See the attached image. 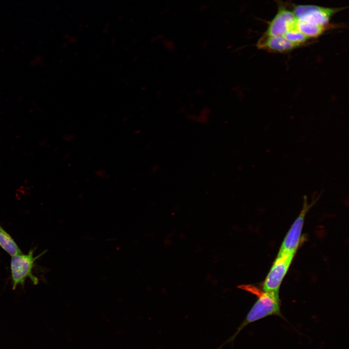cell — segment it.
Segmentation results:
<instances>
[{"instance_id": "obj_3", "label": "cell", "mask_w": 349, "mask_h": 349, "mask_svg": "<svg viewBox=\"0 0 349 349\" xmlns=\"http://www.w3.org/2000/svg\"><path fill=\"white\" fill-rule=\"evenodd\" d=\"M319 196L314 197L309 203L307 197L304 196L302 209L286 236L278 254L295 255L301 241V231L305 217L309 209L316 204Z\"/></svg>"}, {"instance_id": "obj_7", "label": "cell", "mask_w": 349, "mask_h": 349, "mask_svg": "<svg viewBox=\"0 0 349 349\" xmlns=\"http://www.w3.org/2000/svg\"><path fill=\"white\" fill-rule=\"evenodd\" d=\"M257 47L270 52L283 53L297 47L282 36H270L264 34L258 40Z\"/></svg>"}, {"instance_id": "obj_2", "label": "cell", "mask_w": 349, "mask_h": 349, "mask_svg": "<svg viewBox=\"0 0 349 349\" xmlns=\"http://www.w3.org/2000/svg\"><path fill=\"white\" fill-rule=\"evenodd\" d=\"M34 249H31L28 254L22 253L12 256L10 269L12 282V289L15 290L20 285L24 287L27 278L31 279L34 285L38 283V279L32 273L35 261L42 256L45 252L34 256Z\"/></svg>"}, {"instance_id": "obj_6", "label": "cell", "mask_w": 349, "mask_h": 349, "mask_svg": "<svg viewBox=\"0 0 349 349\" xmlns=\"http://www.w3.org/2000/svg\"><path fill=\"white\" fill-rule=\"evenodd\" d=\"M297 18L293 11L281 6L274 17L269 23L264 34L270 36H283L289 30L297 28Z\"/></svg>"}, {"instance_id": "obj_8", "label": "cell", "mask_w": 349, "mask_h": 349, "mask_svg": "<svg viewBox=\"0 0 349 349\" xmlns=\"http://www.w3.org/2000/svg\"><path fill=\"white\" fill-rule=\"evenodd\" d=\"M297 26L298 30L309 39L318 37L330 27L308 23L298 19Z\"/></svg>"}, {"instance_id": "obj_1", "label": "cell", "mask_w": 349, "mask_h": 349, "mask_svg": "<svg viewBox=\"0 0 349 349\" xmlns=\"http://www.w3.org/2000/svg\"><path fill=\"white\" fill-rule=\"evenodd\" d=\"M238 287L256 295L258 299L234 333L217 349H222L227 344L232 345L239 333L251 323L272 315L285 319L281 312L279 293L262 290L253 285H241Z\"/></svg>"}, {"instance_id": "obj_5", "label": "cell", "mask_w": 349, "mask_h": 349, "mask_svg": "<svg viewBox=\"0 0 349 349\" xmlns=\"http://www.w3.org/2000/svg\"><path fill=\"white\" fill-rule=\"evenodd\" d=\"M294 256L292 254H278L263 283V290L279 293L280 285Z\"/></svg>"}, {"instance_id": "obj_4", "label": "cell", "mask_w": 349, "mask_h": 349, "mask_svg": "<svg viewBox=\"0 0 349 349\" xmlns=\"http://www.w3.org/2000/svg\"><path fill=\"white\" fill-rule=\"evenodd\" d=\"M342 10V8L297 5L294 6L293 12L298 19L312 24L330 27L329 22L332 16Z\"/></svg>"}, {"instance_id": "obj_9", "label": "cell", "mask_w": 349, "mask_h": 349, "mask_svg": "<svg viewBox=\"0 0 349 349\" xmlns=\"http://www.w3.org/2000/svg\"><path fill=\"white\" fill-rule=\"evenodd\" d=\"M0 246L11 256L22 253L13 238L0 225Z\"/></svg>"}]
</instances>
